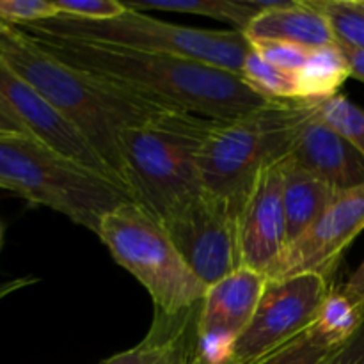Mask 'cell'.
Instances as JSON below:
<instances>
[{"instance_id":"obj_32","label":"cell","mask_w":364,"mask_h":364,"mask_svg":"<svg viewBox=\"0 0 364 364\" xmlns=\"http://www.w3.org/2000/svg\"><path fill=\"white\" fill-rule=\"evenodd\" d=\"M38 281H39L38 277H32V276L16 277V279H9V281H0V302H2L4 299L9 297V295L16 294V291L23 290V288L38 283Z\"/></svg>"},{"instance_id":"obj_6","label":"cell","mask_w":364,"mask_h":364,"mask_svg":"<svg viewBox=\"0 0 364 364\" xmlns=\"http://www.w3.org/2000/svg\"><path fill=\"white\" fill-rule=\"evenodd\" d=\"M96 237L146 288L156 313L181 316L201 304L208 287L181 258L166 226L141 205L127 201L107 213Z\"/></svg>"},{"instance_id":"obj_17","label":"cell","mask_w":364,"mask_h":364,"mask_svg":"<svg viewBox=\"0 0 364 364\" xmlns=\"http://www.w3.org/2000/svg\"><path fill=\"white\" fill-rule=\"evenodd\" d=\"M272 0H127L134 11H164V13L199 14L233 27V31L245 32L251 21L270 6Z\"/></svg>"},{"instance_id":"obj_15","label":"cell","mask_w":364,"mask_h":364,"mask_svg":"<svg viewBox=\"0 0 364 364\" xmlns=\"http://www.w3.org/2000/svg\"><path fill=\"white\" fill-rule=\"evenodd\" d=\"M249 41H279L320 50L338 45L329 20L316 0L270 2L244 32Z\"/></svg>"},{"instance_id":"obj_19","label":"cell","mask_w":364,"mask_h":364,"mask_svg":"<svg viewBox=\"0 0 364 364\" xmlns=\"http://www.w3.org/2000/svg\"><path fill=\"white\" fill-rule=\"evenodd\" d=\"M364 320V302L355 301L343 287H331L318 318L311 329L331 347H340L352 338Z\"/></svg>"},{"instance_id":"obj_14","label":"cell","mask_w":364,"mask_h":364,"mask_svg":"<svg viewBox=\"0 0 364 364\" xmlns=\"http://www.w3.org/2000/svg\"><path fill=\"white\" fill-rule=\"evenodd\" d=\"M288 156L336 191L364 185V155L316 110L299 132Z\"/></svg>"},{"instance_id":"obj_10","label":"cell","mask_w":364,"mask_h":364,"mask_svg":"<svg viewBox=\"0 0 364 364\" xmlns=\"http://www.w3.org/2000/svg\"><path fill=\"white\" fill-rule=\"evenodd\" d=\"M364 230V185L338 194L329 208L290 245L267 272L269 281L299 274H320L329 279L345 251Z\"/></svg>"},{"instance_id":"obj_33","label":"cell","mask_w":364,"mask_h":364,"mask_svg":"<svg viewBox=\"0 0 364 364\" xmlns=\"http://www.w3.org/2000/svg\"><path fill=\"white\" fill-rule=\"evenodd\" d=\"M0 134H27V132H25L13 117L7 116L4 110H0Z\"/></svg>"},{"instance_id":"obj_26","label":"cell","mask_w":364,"mask_h":364,"mask_svg":"<svg viewBox=\"0 0 364 364\" xmlns=\"http://www.w3.org/2000/svg\"><path fill=\"white\" fill-rule=\"evenodd\" d=\"M57 16L52 0H0V21L7 25H27Z\"/></svg>"},{"instance_id":"obj_5","label":"cell","mask_w":364,"mask_h":364,"mask_svg":"<svg viewBox=\"0 0 364 364\" xmlns=\"http://www.w3.org/2000/svg\"><path fill=\"white\" fill-rule=\"evenodd\" d=\"M320 103L267 102L233 121H217L199 155L203 188L240 215L259 174L291 153Z\"/></svg>"},{"instance_id":"obj_36","label":"cell","mask_w":364,"mask_h":364,"mask_svg":"<svg viewBox=\"0 0 364 364\" xmlns=\"http://www.w3.org/2000/svg\"><path fill=\"white\" fill-rule=\"evenodd\" d=\"M2 240H4V228H2V223H0V249H2Z\"/></svg>"},{"instance_id":"obj_30","label":"cell","mask_w":364,"mask_h":364,"mask_svg":"<svg viewBox=\"0 0 364 364\" xmlns=\"http://www.w3.org/2000/svg\"><path fill=\"white\" fill-rule=\"evenodd\" d=\"M341 287H343V290L347 291L350 297H354L355 301L364 302V259L361 265L348 276V279L345 281Z\"/></svg>"},{"instance_id":"obj_31","label":"cell","mask_w":364,"mask_h":364,"mask_svg":"<svg viewBox=\"0 0 364 364\" xmlns=\"http://www.w3.org/2000/svg\"><path fill=\"white\" fill-rule=\"evenodd\" d=\"M341 50H343L345 59H347L348 68H350V77L364 82V50L347 48V46H341Z\"/></svg>"},{"instance_id":"obj_7","label":"cell","mask_w":364,"mask_h":364,"mask_svg":"<svg viewBox=\"0 0 364 364\" xmlns=\"http://www.w3.org/2000/svg\"><path fill=\"white\" fill-rule=\"evenodd\" d=\"M14 27L59 38L84 39L142 52L183 57L237 75L242 73L245 59L251 52V43L240 31H210L169 23L130 7L121 16L107 21H84L55 16L45 21Z\"/></svg>"},{"instance_id":"obj_4","label":"cell","mask_w":364,"mask_h":364,"mask_svg":"<svg viewBox=\"0 0 364 364\" xmlns=\"http://www.w3.org/2000/svg\"><path fill=\"white\" fill-rule=\"evenodd\" d=\"M0 188L63 213L95 235L107 213L134 201L119 181L28 134H0Z\"/></svg>"},{"instance_id":"obj_1","label":"cell","mask_w":364,"mask_h":364,"mask_svg":"<svg viewBox=\"0 0 364 364\" xmlns=\"http://www.w3.org/2000/svg\"><path fill=\"white\" fill-rule=\"evenodd\" d=\"M18 31L55 59L173 109L210 119L233 121L267 103L240 75L198 60Z\"/></svg>"},{"instance_id":"obj_23","label":"cell","mask_w":364,"mask_h":364,"mask_svg":"<svg viewBox=\"0 0 364 364\" xmlns=\"http://www.w3.org/2000/svg\"><path fill=\"white\" fill-rule=\"evenodd\" d=\"M318 112L323 121L347 137L364 155V109L345 95H336L320 103Z\"/></svg>"},{"instance_id":"obj_8","label":"cell","mask_w":364,"mask_h":364,"mask_svg":"<svg viewBox=\"0 0 364 364\" xmlns=\"http://www.w3.org/2000/svg\"><path fill=\"white\" fill-rule=\"evenodd\" d=\"M331 287L320 274L267 279L251 323L235 341L233 363L256 364L311 329Z\"/></svg>"},{"instance_id":"obj_27","label":"cell","mask_w":364,"mask_h":364,"mask_svg":"<svg viewBox=\"0 0 364 364\" xmlns=\"http://www.w3.org/2000/svg\"><path fill=\"white\" fill-rule=\"evenodd\" d=\"M252 50L258 52L267 63L290 71H299L309 60L315 50H306L302 46L279 41H249Z\"/></svg>"},{"instance_id":"obj_37","label":"cell","mask_w":364,"mask_h":364,"mask_svg":"<svg viewBox=\"0 0 364 364\" xmlns=\"http://www.w3.org/2000/svg\"><path fill=\"white\" fill-rule=\"evenodd\" d=\"M355 4H358V6L364 11V0H355Z\"/></svg>"},{"instance_id":"obj_22","label":"cell","mask_w":364,"mask_h":364,"mask_svg":"<svg viewBox=\"0 0 364 364\" xmlns=\"http://www.w3.org/2000/svg\"><path fill=\"white\" fill-rule=\"evenodd\" d=\"M316 4L329 20L338 45L364 50V11L355 0H316Z\"/></svg>"},{"instance_id":"obj_12","label":"cell","mask_w":364,"mask_h":364,"mask_svg":"<svg viewBox=\"0 0 364 364\" xmlns=\"http://www.w3.org/2000/svg\"><path fill=\"white\" fill-rule=\"evenodd\" d=\"M0 110L13 117L32 137L119 181L116 173L96 153L87 139L2 60H0Z\"/></svg>"},{"instance_id":"obj_25","label":"cell","mask_w":364,"mask_h":364,"mask_svg":"<svg viewBox=\"0 0 364 364\" xmlns=\"http://www.w3.org/2000/svg\"><path fill=\"white\" fill-rule=\"evenodd\" d=\"M57 16L84 21H107L127 13V4L119 0H52Z\"/></svg>"},{"instance_id":"obj_11","label":"cell","mask_w":364,"mask_h":364,"mask_svg":"<svg viewBox=\"0 0 364 364\" xmlns=\"http://www.w3.org/2000/svg\"><path fill=\"white\" fill-rule=\"evenodd\" d=\"M267 276L242 267L206 288L196 315V355L208 364L233 361V345L258 309Z\"/></svg>"},{"instance_id":"obj_9","label":"cell","mask_w":364,"mask_h":364,"mask_svg":"<svg viewBox=\"0 0 364 364\" xmlns=\"http://www.w3.org/2000/svg\"><path fill=\"white\" fill-rule=\"evenodd\" d=\"M238 217L226 199L203 191L162 223L181 258L206 287L244 267Z\"/></svg>"},{"instance_id":"obj_29","label":"cell","mask_w":364,"mask_h":364,"mask_svg":"<svg viewBox=\"0 0 364 364\" xmlns=\"http://www.w3.org/2000/svg\"><path fill=\"white\" fill-rule=\"evenodd\" d=\"M326 364H364V320L354 336L341 343Z\"/></svg>"},{"instance_id":"obj_20","label":"cell","mask_w":364,"mask_h":364,"mask_svg":"<svg viewBox=\"0 0 364 364\" xmlns=\"http://www.w3.org/2000/svg\"><path fill=\"white\" fill-rule=\"evenodd\" d=\"M240 77L267 102H301L297 71L283 70L267 63L251 46Z\"/></svg>"},{"instance_id":"obj_24","label":"cell","mask_w":364,"mask_h":364,"mask_svg":"<svg viewBox=\"0 0 364 364\" xmlns=\"http://www.w3.org/2000/svg\"><path fill=\"white\" fill-rule=\"evenodd\" d=\"M336 348L309 329L256 364H326Z\"/></svg>"},{"instance_id":"obj_16","label":"cell","mask_w":364,"mask_h":364,"mask_svg":"<svg viewBox=\"0 0 364 364\" xmlns=\"http://www.w3.org/2000/svg\"><path fill=\"white\" fill-rule=\"evenodd\" d=\"M283 178V206L287 219V245L297 240L338 198L340 191L318 180L291 156L279 164Z\"/></svg>"},{"instance_id":"obj_3","label":"cell","mask_w":364,"mask_h":364,"mask_svg":"<svg viewBox=\"0 0 364 364\" xmlns=\"http://www.w3.org/2000/svg\"><path fill=\"white\" fill-rule=\"evenodd\" d=\"M215 123L187 110H167L119 134L128 191L160 223L205 191L199 155Z\"/></svg>"},{"instance_id":"obj_13","label":"cell","mask_w":364,"mask_h":364,"mask_svg":"<svg viewBox=\"0 0 364 364\" xmlns=\"http://www.w3.org/2000/svg\"><path fill=\"white\" fill-rule=\"evenodd\" d=\"M279 164L267 167L259 174L238 217L242 265L265 276L287 247Z\"/></svg>"},{"instance_id":"obj_2","label":"cell","mask_w":364,"mask_h":364,"mask_svg":"<svg viewBox=\"0 0 364 364\" xmlns=\"http://www.w3.org/2000/svg\"><path fill=\"white\" fill-rule=\"evenodd\" d=\"M0 60L87 139L124 187L121 132L167 110H180L55 59L13 25L0 39Z\"/></svg>"},{"instance_id":"obj_18","label":"cell","mask_w":364,"mask_h":364,"mask_svg":"<svg viewBox=\"0 0 364 364\" xmlns=\"http://www.w3.org/2000/svg\"><path fill=\"white\" fill-rule=\"evenodd\" d=\"M297 77L301 102L322 103L340 95V87L350 77V68L341 46L333 45L315 50Z\"/></svg>"},{"instance_id":"obj_35","label":"cell","mask_w":364,"mask_h":364,"mask_svg":"<svg viewBox=\"0 0 364 364\" xmlns=\"http://www.w3.org/2000/svg\"><path fill=\"white\" fill-rule=\"evenodd\" d=\"M6 27H7V25H6V23H2V21H0V39H2L4 32H6Z\"/></svg>"},{"instance_id":"obj_21","label":"cell","mask_w":364,"mask_h":364,"mask_svg":"<svg viewBox=\"0 0 364 364\" xmlns=\"http://www.w3.org/2000/svg\"><path fill=\"white\" fill-rule=\"evenodd\" d=\"M191 313L181 316H166L156 313L151 329L141 343L119 354L110 355L100 364H156L164 352L171 347L178 333L183 329L185 323L192 318Z\"/></svg>"},{"instance_id":"obj_34","label":"cell","mask_w":364,"mask_h":364,"mask_svg":"<svg viewBox=\"0 0 364 364\" xmlns=\"http://www.w3.org/2000/svg\"><path fill=\"white\" fill-rule=\"evenodd\" d=\"M192 364H208V363H205V361H203V359H199V358H198V355H196L194 363H192ZM228 364H235V363H233V361H231V363H228Z\"/></svg>"},{"instance_id":"obj_28","label":"cell","mask_w":364,"mask_h":364,"mask_svg":"<svg viewBox=\"0 0 364 364\" xmlns=\"http://www.w3.org/2000/svg\"><path fill=\"white\" fill-rule=\"evenodd\" d=\"M191 320L185 323L183 329L178 333V336L174 338L171 347L164 352V355L156 361V364H192L194 363L196 345H198V341L196 340L192 341L191 336H188V326H191Z\"/></svg>"}]
</instances>
